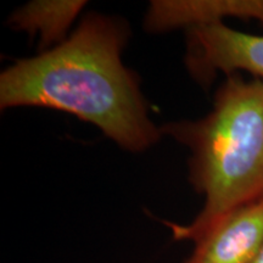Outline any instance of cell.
Masks as SVG:
<instances>
[{
	"label": "cell",
	"mask_w": 263,
	"mask_h": 263,
	"mask_svg": "<svg viewBox=\"0 0 263 263\" xmlns=\"http://www.w3.org/2000/svg\"><path fill=\"white\" fill-rule=\"evenodd\" d=\"M183 263H254L263 248V199L218 219Z\"/></svg>",
	"instance_id": "cell-4"
},
{
	"label": "cell",
	"mask_w": 263,
	"mask_h": 263,
	"mask_svg": "<svg viewBox=\"0 0 263 263\" xmlns=\"http://www.w3.org/2000/svg\"><path fill=\"white\" fill-rule=\"evenodd\" d=\"M227 17L256 20L263 25V0H154L145 28L160 33L223 22Z\"/></svg>",
	"instance_id": "cell-5"
},
{
	"label": "cell",
	"mask_w": 263,
	"mask_h": 263,
	"mask_svg": "<svg viewBox=\"0 0 263 263\" xmlns=\"http://www.w3.org/2000/svg\"><path fill=\"white\" fill-rule=\"evenodd\" d=\"M127 39L122 20L87 14L61 44L2 72L0 107L71 114L122 149L145 151L162 133L149 118L136 76L121 59Z\"/></svg>",
	"instance_id": "cell-1"
},
{
	"label": "cell",
	"mask_w": 263,
	"mask_h": 263,
	"mask_svg": "<svg viewBox=\"0 0 263 263\" xmlns=\"http://www.w3.org/2000/svg\"><path fill=\"white\" fill-rule=\"evenodd\" d=\"M87 4L82 0H34L10 16L9 25L16 31L38 35L44 51L67 38V32Z\"/></svg>",
	"instance_id": "cell-6"
},
{
	"label": "cell",
	"mask_w": 263,
	"mask_h": 263,
	"mask_svg": "<svg viewBox=\"0 0 263 263\" xmlns=\"http://www.w3.org/2000/svg\"><path fill=\"white\" fill-rule=\"evenodd\" d=\"M254 263H263V248H262L261 251H259V254H258L257 257H256Z\"/></svg>",
	"instance_id": "cell-7"
},
{
	"label": "cell",
	"mask_w": 263,
	"mask_h": 263,
	"mask_svg": "<svg viewBox=\"0 0 263 263\" xmlns=\"http://www.w3.org/2000/svg\"><path fill=\"white\" fill-rule=\"evenodd\" d=\"M186 31L185 64L199 84H211L218 72L232 76L240 71L263 82V35L235 31L224 22Z\"/></svg>",
	"instance_id": "cell-3"
},
{
	"label": "cell",
	"mask_w": 263,
	"mask_h": 263,
	"mask_svg": "<svg viewBox=\"0 0 263 263\" xmlns=\"http://www.w3.org/2000/svg\"><path fill=\"white\" fill-rule=\"evenodd\" d=\"M161 133L190 150L189 182L205 196L190 224H168L176 240L195 242L227 213L263 199L262 81L228 76L211 112L164 124Z\"/></svg>",
	"instance_id": "cell-2"
}]
</instances>
